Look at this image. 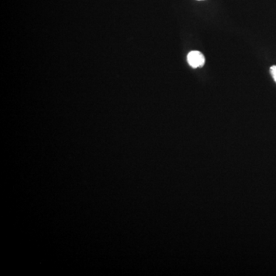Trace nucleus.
<instances>
[{
	"label": "nucleus",
	"mask_w": 276,
	"mask_h": 276,
	"mask_svg": "<svg viewBox=\"0 0 276 276\" xmlns=\"http://www.w3.org/2000/svg\"><path fill=\"white\" fill-rule=\"evenodd\" d=\"M187 61L193 68H201L205 64V57L200 52L191 51L187 55Z\"/></svg>",
	"instance_id": "1"
},
{
	"label": "nucleus",
	"mask_w": 276,
	"mask_h": 276,
	"mask_svg": "<svg viewBox=\"0 0 276 276\" xmlns=\"http://www.w3.org/2000/svg\"><path fill=\"white\" fill-rule=\"evenodd\" d=\"M270 73H271L272 76H273V79H274L275 82H276V66H272L270 68Z\"/></svg>",
	"instance_id": "2"
},
{
	"label": "nucleus",
	"mask_w": 276,
	"mask_h": 276,
	"mask_svg": "<svg viewBox=\"0 0 276 276\" xmlns=\"http://www.w3.org/2000/svg\"><path fill=\"white\" fill-rule=\"evenodd\" d=\"M199 1H200V0H199Z\"/></svg>",
	"instance_id": "3"
}]
</instances>
